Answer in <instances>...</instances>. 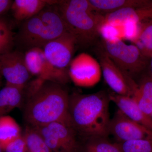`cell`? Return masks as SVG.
Wrapping results in <instances>:
<instances>
[{"label":"cell","mask_w":152,"mask_h":152,"mask_svg":"<svg viewBox=\"0 0 152 152\" xmlns=\"http://www.w3.org/2000/svg\"><path fill=\"white\" fill-rule=\"evenodd\" d=\"M24 117L31 126L62 123L73 128L70 116L69 95L62 85L37 78L28 93Z\"/></svg>","instance_id":"6da1fadb"},{"label":"cell","mask_w":152,"mask_h":152,"mask_svg":"<svg viewBox=\"0 0 152 152\" xmlns=\"http://www.w3.org/2000/svg\"><path fill=\"white\" fill-rule=\"evenodd\" d=\"M110 101L109 93L105 91L88 94L74 93L69 95L70 116L76 133L85 139L108 137Z\"/></svg>","instance_id":"7a4b0ae2"},{"label":"cell","mask_w":152,"mask_h":152,"mask_svg":"<svg viewBox=\"0 0 152 152\" xmlns=\"http://www.w3.org/2000/svg\"><path fill=\"white\" fill-rule=\"evenodd\" d=\"M56 4L49 5L22 22L15 36V43L26 50L34 48H43L49 42L69 31Z\"/></svg>","instance_id":"3957f363"},{"label":"cell","mask_w":152,"mask_h":152,"mask_svg":"<svg viewBox=\"0 0 152 152\" xmlns=\"http://www.w3.org/2000/svg\"><path fill=\"white\" fill-rule=\"evenodd\" d=\"M56 5L78 46L88 48L94 43L100 37L104 16L94 11L88 0L58 1Z\"/></svg>","instance_id":"277c9868"},{"label":"cell","mask_w":152,"mask_h":152,"mask_svg":"<svg viewBox=\"0 0 152 152\" xmlns=\"http://www.w3.org/2000/svg\"><path fill=\"white\" fill-rule=\"evenodd\" d=\"M100 43L112 61L134 80L149 65L150 59L142 54L135 45H128L121 38L110 40L101 39Z\"/></svg>","instance_id":"5b68a950"},{"label":"cell","mask_w":152,"mask_h":152,"mask_svg":"<svg viewBox=\"0 0 152 152\" xmlns=\"http://www.w3.org/2000/svg\"><path fill=\"white\" fill-rule=\"evenodd\" d=\"M95 54L100 65L106 83L115 94L132 96L137 88L134 79L128 77L108 56L100 43L95 48Z\"/></svg>","instance_id":"8992f818"},{"label":"cell","mask_w":152,"mask_h":152,"mask_svg":"<svg viewBox=\"0 0 152 152\" xmlns=\"http://www.w3.org/2000/svg\"><path fill=\"white\" fill-rule=\"evenodd\" d=\"M25 63L31 75L44 81L64 85L69 80L68 70L56 69L48 61L42 48H34L24 53Z\"/></svg>","instance_id":"52a82bcc"},{"label":"cell","mask_w":152,"mask_h":152,"mask_svg":"<svg viewBox=\"0 0 152 152\" xmlns=\"http://www.w3.org/2000/svg\"><path fill=\"white\" fill-rule=\"evenodd\" d=\"M70 79L76 86H94L99 83L102 69L97 60L86 53L80 54L71 61L69 69Z\"/></svg>","instance_id":"ba28073f"},{"label":"cell","mask_w":152,"mask_h":152,"mask_svg":"<svg viewBox=\"0 0 152 152\" xmlns=\"http://www.w3.org/2000/svg\"><path fill=\"white\" fill-rule=\"evenodd\" d=\"M77 42L75 36L67 32L47 44L43 48L45 56L53 66L60 70L69 69Z\"/></svg>","instance_id":"9c48e42d"},{"label":"cell","mask_w":152,"mask_h":152,"mask_svg":"<svg viewBox=\"0 0 152 152\" xmlns=\"http://www.w3.org/2000/svg\"><path fill=\"white\" fill-rule=\"evenodd\" d=\"M0 74L6 84L25 88L31 77L25 63L24 54L18 50L0 56Z\"/></svg>","instance_id":"30bf717a"},{"label":"cell","mask_w":152,"mask_h":152,"mask_svg":"<svg viewBox=\"0 0 152 152\" xmlns=\"http://www.w3.org/2000/svg\"><path fill=\"white\" fill-rule=\"evenodd\" d=\"M109 134L113 136L117 143L139 139L152 140V131L131 120L119 110L110 119Z\"/></svg>","instance_id":"8fae6325"},{"label":"cell","mask_w":152,"mask_h":152,"mask_svg":"<svg viewBox=\"0 0 152 152\" xmlns=\"http://www.w3.org/2000/svg\"><path fill=\"white\" fill-rule=\"evenodd\" d=\"M111 101L126 116L152 131V118L144 113L132 97L109 93Z\"/></svg>","instance_id":"7c38bea8"},{"label":"cell","mask_w":152,"mask_h":152,"mask_svg":"<svg viewBox=\"0 0 152 152\" xmlns=\"http://www.w3.org/2000/svg\"><path fill=\"white\" fill-rule=\"evenodd\" d=\"M93 10L102 15L121 9L140 8L152 6L151 0H88Z\"/></svg>","instance_id":"4fadbf2b"},{"label":"cell","mask_w":152,"mask_h":152,"mask_svg":"<svg viewBox=\"0 0 152 152\" xmlns=\"http://www.w3.org/2000/svg\"><path fill=\"white\" fill-rule=\"evenodd\" d=\"M58 1L15 0L11 9L14 18L23 22L35 15L49 5L55 4Z\"/></svg>","instance_id":"5bb4252c"},{"label":"cell","mask_w":152,"mask_h":152,"mask_svg":"<svg viewBox=\"0 0 152 152\" xmlns=\"http://www.w3.org/2000/svg\"><path fill=\"white\" fill-rule=\"evenodd\" d=\"M25 88L6 84L0 90V117L21 104Z\"/></svg>","instance_id":"9a60e30c"},{"label":"cell","mask_w":152,"mask_h":152,"mask_svg":"<svg viewBox=\"0 0 152 152\" xmlns=\"http://www.w3.org/2000/svg\"><path fill=\"white\" fill-rule=\"evenodd\" d=\"M59 142L63 151L77 152L78 145L76 133L73 128L62 123L54 122L46 125Z\"/></svg>","instance_id":"2e32d148"},{"label":"cell","mask_w":152,"mask_h":152,"mask_svg":"<svg viewBox=\"0 0 152 152\" xmlns=\"http://www.w3.org/2000/svg\"><path fill=\"white\" fill-rule=\"evenodd\" d=\"M113 19L115 23L120 26H123L128 22L140 23L152 20V6L140 8L121 9L114 13Z\"/></svg>","instance_id":"e0dca14e"},{"label":"cell","mask_w":152,"mask_h":152,"mask_svg":"<svg viewBox=\"0 0 152 152\" xmlns=\"http://www.w3.org/2000/svg\"><path fill=\"white\" fill-rule=\"evenodd\" d=\"M132 97L145 113H152V80L149 76L143 78L134 92Z\"/></svg>","instance_id":"ac0fdd59"},{"label":"cell","mask_w":152,"mask_h":152,"mask_svg":"<svg viewBox=\"0 0 152 152\" xmlns=\"http://www.w3.org/2000/svg\"><path fill=\"white\" fill-rule=\"evenodd\" d=\"M132 43L142 54L150 59L152 55V20L140 23L137 35Z\"/></svg>","instance_id":"d6986e66"},{"label":"cell","mask_w":152,"mask_h":152,"mask_svg":"<svg viewBox=\"0 0 152 152\" xmlns=\"http://www.w3.org/2000/svg\"><path fill=\"white\" fill-rule=\"evenodd\" d=\"M21 132L20 127L13 118L7 115L0 117V145L3 149L21 135Z\"/></svg>","instance_id":"ffe728a7"},{"label":"cell","mask_w":152,"mask_h":152,"mask_svg":"<svg viewBox=\"0 0 152 152\" xmlns=\"http://www.w3.org/2000/svg\"><path fill=\"white\" fill-rule=\"evenodd\" d=\"M85 139L82 152H122L118 144L112 142L108 138L94 137Z\"/></svg>","instance_id":"44dd1931"},{"label":"cell","mask_w":152,"mask_h":152,"mask_svg":"<svg viewBox=\"0 0 152 152\" xmlns=\"http://www.w3.org/2000/svg\"><path fill=\"white\" fill-rule=\"evenodd\" d=\"M23 136L26 141L27 152H53L33 127L27 126Z\"/></svg>","instance_id":"7402d4cb"},{"label":"cell","mask_w":152,"mask_h":152,"mask_svg":"<svg viewBox=\"0 0 152 152\" xmlns=\"http://www.w3.org/2000/svg\"><path fill=\"white\" fill-rule=\"evenodd\" d=\"M15 38L8 23L0 18V56L12 50Z\"/></svg>","instance_id":"603a6c76"},{"label":"cell","mask_w":152,"mask_h":152,"mask_svg":"<svg viewBox=\"0 0 152 152\" xmlns=\"http://www.w3.org/2000/svg\"><path fill=\"white\" fill-rule=\"evenodd\" d=\"M118 143L122 152H152L151 139H139Z\"/></svg>","instance_id":"cb8c5ba5"},{"label":"cell","mask_w":152,"mask_h":152,"mask_svg":"<svg viewBox=\"0 0 152 152\" xmlns=\"http://www.w3.org/2000/svg\"><path fill=\"white\" fill-rule=\"evenodd\" d=\"M32 127L40 135L47 145L53 152L62 151L59 142L46 125Z\"/></svg>","instance_id":"d4e9b609"},{"label":"cell","mask_w":152,"mask_h":152,"mask_svg":"<svg viewBox=\"0 0 152 152\" xmlns=\"http://www.w3.org/2000/svg\"><path fill=\"white\" fill-rule=\"evenodd\" d=\"M101 39L104 40H110L120 37V30L118 28L104 22L99 31Z\"/></svg>","instance_id":"484cf974"},{"label":"cell","mask_w":152,"mask_h":152,"mask_svg":"<svg viewBox=\"0 0 152 152\" xmlns=\"http://www.w3.org/2000/svg\"><path fill=\"white\" fill-rule=\"evenodd\" d=\"M4 152H27L26 144L23 136H19L9 143L4 149Z\"/></svg>","instance_id":"4316f807"},{"label":"cell","mask_w":152,"mask_h":152,"mask_svg":"<svg viewBox=\"0 0 152 152\" xmlns=\"http://www.w3.org/2000/svg\"><path fill=\"white\" fill-rule=\"evenodd\" d=\"M140 23L130 22L123 26V36L126 39L132 42L135 39L139 29Z\"/></svg>","instance_id":"83f0119b"},{"label":"cell","mask_w":152,"mask_h":152,"mask_svg":"<svg viewBox=\"0 0 152 152\" xmlns=\"http://www.w3.org/2000/svg\"><path fill=\"white\" fill-rule=\"evenodd\" d=\"M13 2V1L11 0H0V15L11 9Z\"/></svg>","instance_id":"f1b7e54d"},{"label":"cell","mask_w":152,"mask_h":152,"mask_svg":"<svg viewBox=\"0 0 152 152\" xmlns=\"http://www.w3.org/2000/svg\"><path fill=\"white\" fill-rule=\"evenodd\" d=\"M150 75L149 77L152 80V55L150 58L149 61Z\"/></svg>","instance_id":"f546056e"},{"label":"cell","mask_w":152,"mask_h":152,"mask_svg":"<svg viewBox=\"0 0 152 152\" xmlns=\"http://www.w3.org/2000/svg\"><path fill=\"white\" fill-rule=\"evenodd\" d=\"M0 152H4V150H3L2 147H1V145H0Z\"/></svg>","instance_id":"4dcf8cb0"},{"label":"cell","mask_w":152,"mask_h":152,"mask_svg":"<svg viewBox=\"0 0 152 152\" xmlns=\"http://www.w3.org/2000/svg\"><path fill=\"white\" fill-rule=\"evenodd\" d=\"M2 76L1 75V74H0V83H1V79Z\"/></svg>","instance_id":"1f68e13d"},{"label":"cell","mask_w":152,"mask_h":152,"mask_svg":"<svg viewBox=\"0 0 152 152\" xmlns=\"http://www.w3.org/2000/svg\"><path fill=\"white\" fill-rule=\"evenodd\" d=\"M66 152V151H59V152Z\"/></svg>","instance_id":"d6a6232c"},{"label":"cell","mask_w":152,"mask_h":152,"mask_svg":"<svg viewBox=\"0 0 152 152\" xmlns=\"http://www.w3.org/2000/svg\"><path fill=\"white\" fill-rule=\"evenodd\" d=\"M151 117L152 118V113L151 114Z\"/></svg>","instance_id":"836d02e7"}]
</instances>
